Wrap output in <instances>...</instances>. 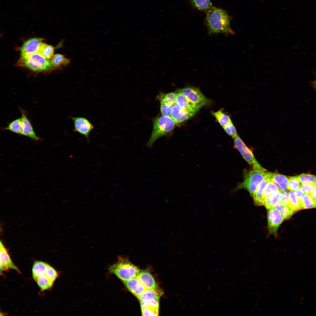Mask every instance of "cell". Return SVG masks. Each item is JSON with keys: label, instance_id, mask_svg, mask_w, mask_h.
<instances>
[{"label": "cell", "instance_id": "6da1fadb", "mask_svg": "<svg viewBox=\"0 0 316 316\" xmlns=\"http://www.w3.org/2000/svg\"><path fill=\"white\" fill-rule=\"evenodd\" d=\"M205 13L209 34H234L230 26V17L225 11L213 6Z\"/></svg>", "mask_w": 316, "mask_h": 316}, {"label": "cell", "instance_id": "7a4b0ae2", "mask_svg": "<svg viewBox=\"0 0 316 316\" xmlns=\"http://www.w3.org/2000/svg\"><path fill=\"white\" fill-rule=\"evenodd\" d=\"M108 270L110 273L115 275L124 281L137 276L140 270L128 257L120 255L117 262L110 266Z\"/></svg>", "mask_w": 316, "mask_h": 316}, {"label": "cell", "instance_id": "3957f363", "mask_svg": "<svg viewBox=\"0 0 316 316\" xmlns=\"http://www.w3.org/2000/svg\"><path fill=\"white\" fill-rule=\"evenodd\" d=\"M176 124L171 116L162 115L155 118L152 132L146 144L147 146L152 148L156 140L172 131Z\"/></svg>", "mask_w": 316, "mask_h": 316}, {"label": "cell", "instance_id": "277c9868", "mask_svg": "<svg viewBox=\"0 0 316 316\" xmlns=\"http://www.w3.org/2000/svg\"><path fill=\"white\" fill-rule=\"evenodd\" d=\"M18 64L20 66L37 72L47 71L55 68L51 60L37 52L25 57H20Z\"/></svg>", "mask_w": 316, "mask_h": 316}, {"label": "cell", "instance_id": "5b68a950", "mask_svg": "<svg viewBox=\"0 0 316 316\" xmlns=\"http://www.w3.org/2000/svg\"><path fill=\"white\" fill-rule=\"evenodd\" d=\"M268 172L266 170L254 169L245 171L243 181L238 186L237 189H245L253 196L258 185L265 178Z\"/></svg>", "mask_w": 316, "mask_h": 316}, {"label": "cell", "instance_id": "8992f818", "mask_svg": "<svg viewBox=\"0 0 316 316\" xmlns=\"http://www.w3.org/2000/svg\"><path fill=\"white\" fill-rule=\"evenodd\" d=\"M234 142V147L241 154L244 159L252 167L253 169L265 170L255 158L252 152L245 144L237 134L232 138Z\"/></svg>", "mask_w": 316, "mask_h": 316}, {"label": "cell", "instance_id": "52a82bcc", "mask_svg": "<svg viewBox=\"0 0 316 316\" xmlns=\"http://www.w3.org/2000/svg\"><path fill=\"white\" fill-rule=\"evenodd\" d=\"M70 118L73 121V131L84 136L87 141H89L90 134L94 128L93 124L84 117L70 116Z\"/></svg>", "mask_w": 316, "mask_h": 316}, {"label": "cell", "instance_id": "ba28073f", "mask_svg": "<svg viewBox=\"0 0 316 316\" xmlns=\"http://www.w3.org/2000/svg\"><path fill=\"white\" fill-rule=\"evenodd\" d=\"M177 92L183 94L190 101L195 104L206 105L211 103V101L207 98L199 88L195 87H185L178 90Z\"/></svg>", "mask_w": 316, "mask_h": 316}, {"label": "cell", "instance_id": "9c48e42d", "mask_svg": "<svg viewBox=\"0 0 316 316\" xmlns=\"http://www.w3.org/2000/svg\"><path fill=\"white\" fill-rule=\"evenodd\" d=\"M199 110L183 109L176 103L172 107L171 116L176 124L180 123L193 116Z\"/></svg>", "mask_w": 316, "mask_h": 316}, {"label": "cell", "instance_id": "30bf717a", "mask_svg": "<svg viewBox=\"0 0 316 316\" xmlns=\"http://www.w3.org/2000/svg\"><path fill=\"white\" fill-rule=\"evenodd\" d=\"M267 218L269 233L276 236L279 226L285 219L280 213L274 208L268 209Z\"/></svg>", "mask_w": 316, "mask_h": 316}, {"label": "cell", "instance_id": "8fae6325", "mask_svg": "<svg viewBox=\"0 0 316 316\" xmlns=\"http://www.w3.org/2000/svg\"><path fill=\"white\" fill-rule=\"evenodd\" d=\"M21 114V117L22 124V135L25 136L35 141H41L42 138L36 134L31 122L28 116V112L19 107Z\"/></svg>", "mask_w": 316, "mask_h": 316}, {"label": "cell", "instance_id": "7c38bea8", "mask_svg": "<svg viewBox=\"0 0 316 316\" xmlns=\"http://www.w3.org/2000/svg\"><path fill=\"white\" fill-rule=\"evenodd\" d=\"M43 40L41 38L34 37L25 41L20 49V57H25L37 52Z\"/></svg>", "mask_w": 316, "mask_h": 316}, {"label": "cell", "instance_id": "4fadbf2b", "mask_svg": "<svg viewBox=\"0 0 316 316\" xmlns=\"http://www.w3.org/2000/svg\"><path fill=\"white\" fill-rule=\"evenodd\" d=\"M123 282L128 290L138 299L146 289L137 276Z\"/></svg>", "mask_w": 316, "mask_h": 316}, {"label": "cell", "instance_id": "5bb4252c", "mask_svg": "<svg viewBox=\"0 0 316 316\" xmlns=\"http://www.w3.org/2000/svg\"><path fill=\"white\" fill-rule=\"evenodd\" d=\"M137 276L146 289L158 287L154 278L147 270H140Z\"/></svg>", "mask_w": 316, "mask_h": 316}, {"label": "cell", "instance_id": "9a60e30c", "mask_svg": "<svg viewBox=\"0 0 316 316\" xmlns=\"http://www.w3.org/2000/svg\"><path fill=\"white\" fill-rule=\"evenodd\" d=\"M176 104L181 107L189 109L200 110L203 106L205 105L203 104H197L190 101L183 94L177 93Z\"/></svg>", "mask_w": 316, "mask_h": 316}, {"label": "cell", "instance_id": "2e32d148", "mask_svg": "<svg viewBox=\"0 0 316 316\" xmlns=\"http://www.w3.org/2000/svg\"><path fill=\"white\" fill-rule=\"evenodd\" d=\"M0 262L4 266L5 270L12 269L19 272L18 267L12 261L6 249L1 241L0 245Z\"/></svg>", "mask_w": 316, "mask_h": 316}, {"label": "cell", "instance_id": "e0dca14e", "mask_svg": "<svg viewBox=\"0 0 316 316\" xmlns=\"http://www.w3.org/2000/svg\"><path fill=\"white\" fill-rule=\"evenodd\" d=\"M267 176L269 181L276 183L280 190H285L287 188L288 178L284 175L268 172Z\"/></svg>", "mask_w": 316, "mask_h": 316}, {"label": "cell", "instance_id": "ac0fdd59", "mask_svg": "<svg viewBox=\"0 0 316 316\" xmlns=\"http://www.w3.org/2000/svg\"><path fill=\"white\" fill-rule=\"evenodd\" d=\"M163 293L162 291L158 287L154 288L147 289L138 299L140 301L154 299L159 300Z\"/></svg>", "mask_w": 316, "mask_h": 316}, {"label": "cell", "instance_id": "d6986e66", "mask_svg": "<svg viewBox=\"0 0 316 316\" xmlns=\"http://www.w3.org/2000/svg\"><path fill=\"white\" fill-rule=\"evenodd\" d=\"M269 180L267 176L259 183L255 192L253 197L255 203L258 205H263V195L264 191Z\"/></svg>", "mask_w": 316, "mask_h": 316}, {"label": "cell", "instance_id": "ffe728a7", "mask_svg": "<svg viewBox=\"0 0 316 316\" xmlns=\"http://www.w3.org/2000/svg\"><path fill=\"white\" fill-rule=\"evenodd\" d=\"M50 265L47 263L41 261H36L33 264L32 273L35 280L37 278L45 274Z\"/></svg>", "mask_w": 316, "mask_h": 316}, {"label": "cell", "instance_id": "44dd1931", "mask_svg": "<svg viewBox=\"0 0 316 316\" xmlns=\"http://www.w3.org/2000/svg\"><path fill=\"white\" fill-rule=\"evenodd\" d=\"M2 130H8L19 135H22V124L20 118H16L8 124L6 127H2Z\"/></svg>", "mask_w": 316, "mask_h": 316}, {"label": "cell", "instance_id": "7402d4cb", "mask_svg": "<svg viewBox=\"0 0 316 316\" xmlns=\"http://www.w3.org/2000/svg\"><path fill=\"white\" fill-rule=\"evenodd\" d=\"M282 198L281 191L274 195L268 196L263 200V205L267 209L273 208L280 202Z\"/></svg>", "mask_w": 316, "mask_h": 316}, {"label": "cell", "instance_id": "603a6c76", "mask_svg": "<svg viewBox=\"0 0 316 316\" xmlns=\"http://www.w3.org/2000/svg\"><path fill=\"white\" fill-rule=\"evenodd\" d=\"M51 61L55 68H60L68 66L70 63L69 59L60 54L54 55L51 59Z\"/></svg>", "mask_w": 316, "mask_h": 316}, {"label": "cell", "instance_id": "cb8c5ba5", "mask_svg": "<svg viewBox=\"0 0 316 316\" xmlns=\"http://www.w3.org/2000/svg\"><path fill=\"white\" fill-rule=\"evenodd\" d=\"M190 1L192 5L194 7L205 13L213 6L210 0H190Z\"/></svg>", "mask_w": 316, "mask_h": 316}, {"label": "cell", "instance_id": "d4e9b609", "mask_svg": "<svg viewBox=\"0 0 316 316\" xmlns=\"http://www.w3.org/2000/svg\"><path fill=\"white\" fill-rule=\"evenodd\" d=\"M42 291L48 289L53 286L54 282L45 274L37 277L34 280Z\"/></svg>", "mask_w": 316, "mask_h": 316}, {"label": "cell", "instance_id": "484cf974", "mask_svg": "<svg viewBox=\"0 0 316 316\" xmlns=\"http://www.w3.org/2000/svg\"><path fill=\"white\" fill-rule=\"evenodd\" d=\"M54 48L52 46L42 42L37 53L48 59L51 58L54 55Z\"/></svg>", "mask_w": 316, "mask_h": 316}, {"label": "cell", "instance_id": "4316f807", "mask_svg": "<svg viewBox=\"0 0 316 316\" xmlns=\"http://www.w3.org/2000/svg\"><path fill=\"white\" fill-rule=\"evenodd\" d=\"M274 209L280 213L285 219L290 218L295 212L288 205H284L280 202L275 206Z\"/></svg>", "mask_w": 316, "mask_h": 316}, {"label": "cell", "instance_id": "83f0119b", "mask_svg": "<svg viewBox=\"0 0 316 316\" xmlns=\"http://www.w3.org/2000/svg\"><path fill=\"white\" fill-rule=\"evenodd\" d=\"M212 114L222 127L232 122L229 116L221 110L214 112L212 111Z\"/></svg>", "mask_w": 316, "mask_h": 316}, {"label": "cell", "instance_id": "f1b7e54d", "mask_svg": "<svg viewBox=\"0 0 316 316\" xmlns=\"http://www.w3.org/2000/svg\"><path fill=\"white\" fill-rule=\"evenodd\" d=\"M281 190L274 182L269 181L264 191L263 200L268 196L276 194Z\"/></svg>", "mask_w": 316, "mask_h": 316}, {"label": "cell", "instance_id": "f546056e", "mask_svg": "<svg viewBox=\"0 0 316 316\" xmlns=\"http://www.w3.org/2000/svg\"><path fill=\"white\" fill-rule=\"evenodd\" d=\"M160 98V102L166 104L174 105L176 103L177 97V93L170 92L169 93L163 94Z\"/></svg>", "mask_w": 316, "mask_h": 316}, {"label": "cell", "instance_id": "4dcf8cb0", "mask_svg": "<svg viewBox=\"0 0 316 316\" xmlns=\"http://www.w3.org/2000/svg\"><path fill=\"white\" fill-rule=\"evenodd\" d=\"M289 206L294 211L302 209L300 204L294 192L291 191L289 193Z\"/></svg>", "mask_w": 316, "mask_h": 316}, {"label": "cell", "instance_id": "1f68e13d", "mask_svg": "<svg viewBox=\"0 0 316 316\" xmlns=\"http://www.w3.org/2000/svg\"><path fill=\"white\" fill-rule=\"evenodd\" d=\"M303 209H309L316 207V205L310 195L305 194L302 199Z\"/></svg>", "mask_w": 316, "mask_h": 316}, {"label": "cell", "instance_id": "d6a6232c", "mask_svg": "<svg viewBox=\"0 0 316 316\" xmlns=\"http://www.w3.org/2000/svg\"><path fill=\"white\" fill-rule=\"evenodd\" d=\"M298 176H291L288 178L287 189L291 191L300 188V185Z\"/></svg>", "mask_w": 316, "mask_h": 316}, {"label": "cell", "instance_id": "836d02e7", "mask_svg": "<svg viewBox=\"0 0 316 316\" xmlns=\"http://www.w3.org/2000/svg\"><path fill=\"white\" fill-rule=\"evenodd\" d=\"M298 176L300 182L302 183H316V176L309 174H303Z\"/></svg>", "mask_w": 316, "mask_h": 316}, {"label": "cell", "instance_id": "e575fe53", "mask_svg": "<svg viewBox=\"0 0 316 316\" xmlns=\"http://www.w3.org/2000/svg\"><path fill=\"white\" fill-rule=\"evenodd\" d=\"M142 314L143 316H158L159 309L151 307L141 308Z\"/></svg>", "mask_w": 316, "mask_h": 316}, {"label": "cell", "instance_id": "d590c367", "mask_svg": "<svg viewBox=\"0 0 316 316\" xmlns=\"http://www.w3.org/2000/svg\"><path fill=\"white\" fill-rule=\"evenodd\" d=\"M141 308L151 307L159 309V300L154 299L144 301H140Z\"/></svg>", "mask_w": 316, "mask_h": 316}, {"label": "cell", "instance_id": "8d00e7d4", "mask_svg": "<svg viewBox=\"0 0 316 316\" xmlns=\"http://www.w3.org/2000/svg\"><path fill=\"white\" fill-rule=\"evenodd\" d=\"M222 127L226 133L232 138L237 134L236 128L232 122Z\"/></svg>", "mask_w": 316, "mask_h": 316}, {"label": "cell", "instance_id": "74e56055", "mask_svg": "<svg viewBox=\"0 0 316 316\" xmlns=\"http://www.w3.org/2000/svg\"><path fill=\"white\" fill-rule=\"evenodd\" d=\"M160 111L162 115L171 116L172 105L166 104L160 102Z\"/></svg>", "mask_w": 316, "mask_h": 316}, {"label": "cell", "instance_id": "f35d334b", "mask_svg": "<svg viewBox=\"0 0 316 316\" xmlns=\"http://www.w3.org/2000/svg\"><path fill=\"white\" fill-rule=\"evenodd\" d=\"M45 275L49 279L54 282L58 276V273L54 268L50 266Z\"/></svg>", "mask_w": 316, "mask_h": 316}, {"label": "cell", "instance_id": "ab89813d", "mask_svg": "<svg viewBox=\"0 0 316 316\" xmlns=\"http://www.w3.org/2000/svg\"><path fill=\"white\" fill-rule=\"evenodd\" d=\"M315 184L310 183H302L300 189L306 194L310 195L312 191Z\"/></svg>", "mask_w": 316, "mask_h": 316}, {"label": "cell", "instance_id": "60d3db41", "mask_svg": "<svg viewBox=\"0 0 316 316\" xmlns=\"http://www.w3.org/2000/svg\"><path fill=\"white\" fill-rule=\"evenodd\" d=\"M282 198L280 203L285 205H288L289 202V193L285 190H281Z\"/></svg>", "mask_w": 316, "mask_h": 316}, {"label": "cell", "instance_id": "b9f144b4", "mask_svg": "<svg viewBox=\"0 0 316 316\" xmlns=\"http://www.w3.org/2000/svg\"><path fill=\"white\" fill-rule=\"evenodd\" d=\"M294 193L297 198L300 202L302 209H303L302 204V199L304 194V193L300 188L296 190Z\"/></svg>", "mask_w": 316, "mask_h": 316}, {"label": "cell", "instance_id": "7bdbcfd3", "mask_svg": "<svg viewBox=\"0 0 316 316\" xmlns=\"http://www.w3.org/2000/svg\"><path fill=\"white\" fill-rule=\"evenodd\" d=\"M310 195L316 205V183L315 184L312 191Z\"/></svg>", "mask_w": 316, "mask_h": 316}, {"label": "cell", "instance_id": "ee69618b", "mask_svg": "<svg viewBox=\"0 0 316 316\" xmlns=\"http://www.w3.org/2000/svg\"><path fill=\"white\" fill-rule=\"evenodd\" d=\"M314 86L316 87V80L314 83Z\"/></svg>", "mask_w": 316, "mask_h": 316}]
</instances>
